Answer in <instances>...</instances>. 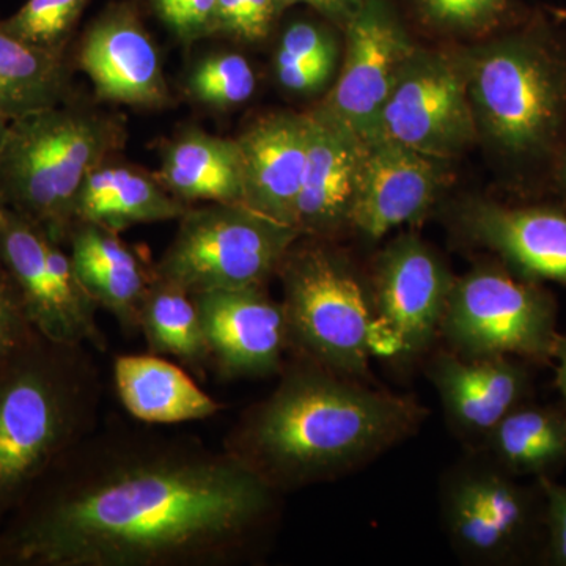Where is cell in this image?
<instances>
[{"label": "cell", "instance_id": "cell-1", "mask_svg": "<svg viewBox=\"0 0 566 566\" xmlns=\"http://www.w3.org/2000/svg\"><path fill=\"white\" fill-rule=\"evenodd\" d=\"M281 495L227 450L107 417L0 527V566H233Z\"/></svg>", "mask_w": 566, "mask_h": 566}, {"label": "cell", "instance_id": "cell-2", "mask_svg": "<svg viewBox=\"0 0 566 566\" xmlns=\"http://www.w3.org/2000/svg\"><path fill=\"white\" fill-rule=\"evenodd\" d=\"M273 392L240 416L222 449L277 491L338 479L415 434L416 400L292 357Z\"/></svg>", "mask_w": 566, "mask_h": 566}, {"label": "cell", "instance_id": "cell-3", "mask_svg": "<svg viewBox=\"0 0 566 566\" xmlns=\"http://www.w3.org/2000/svg\"><path fill=\"white\" fill-rule=\"evenodd\" d=\"M103 379L91 346L40 335L0 374V527L99 422Z\"/></svg>", "mask_w": 566, "mask_h": 566}, {"label": "cell", "instance_id": "cell-4", "mask_svg": "<svg viewBox=\"0 0 566 566\" xmlns=\"http://www.w3.org/2000/svg\"><path fill=\"white\" fill-rule=\"evenodd\" d=\"M479 139L517 166L566 147V52L543 28L460 51Z\"/></svg>", "mask_w": 566, "mask_h": 566}, {"label": "cell", "instance_id": "cell-5", "mask_svg": "<svg viewBox=\"0 0 566 566\" xmlns=\"http://www.w3.org/2000/svg\"><path fill=\"white\" fill-rule=\"evenodd\" d=\"M125 142L122 115L85 109L69 99L17 118L0 145V202L66 245L82 185Z\"/></svg>", "mask_w": 566, "mask_h": 566}, {"label": "cell", "instance_id": "cell-6", "mask_svg": "<svg viewBox=\"0 0 566 566\" xmlns=\"http://www.w3.org/2000/svg\"><path fill=\"white\" fill-rule=\"evenodd\" d=\"M277 275L292 357L364 378L375 357V314L352 260L327 240L301 237Z\"/></svg>", "mask_w": 566, "mask_h": 566}, {"label": "cell", "instance_id": "cell-7", "mask_svg": "<svg viewBox=\"0 0 566 566\" xmlns=\"http://www.w3.org/2000/svg\"><path fill=\"white\" fill-rule=\"evenodd\" d=\"M557 303L542 282L513 273L504 263H482L455 277L439 337L463 357L553 360Z\"/></svg>", "mask_w": 566, "mask_h": 566}, {"label": "cell", "instance_id": "cell-8", "mask_svg": "<svg viewBox=\"0 0 566 566\" xmlns=\"http://www.w3.org/2000/svg\"><path fill=\"white\" fill-rule=\"evenodd\" d=\"M300 238L243 203L189 207L153 273L191 294L264 285Z\"/></svg>", "mask_w": 566, "mask_h": 566}, {"label": "cell", "instance_id": "cell-9", "mask_svg": "<svg viewBox=\"0 0 566 566\" xmlns=\"http://www.w3.org/2000/svg\"><path fill=\"white\" fill-rule=\"evenodd\" d=\"M447 535L464 560L509 564L543 539V494L520 485L493 461L450 472L441 491Z\"/></svg>", "mask_w": 566, "mask_h": 566}, {"label": "cell", "instance_id": "cell-10", "mask_svg": "<svg viewBox=\"0 0 566 566\" xmlns=\"http://www.w3.org/2000/svg\"><path fill=\"white\" fill-rule=\"evenodd\" d=\"M0 266L17 285L33 326L50 340L106 352L98 305L81 285L70 252L51 234L0 202Z\"/></svg>", "mask_w": 566, "mask_h": 566}, {"label": "cell", "instance_id": "cell-11", "mask_svg": "<svg viewBox=\"0 0 566 566\" xmlns=\"http://www.w3.org/2000/svg\"><path fill=\"white\" fill-rule=\"evenodd\" d=\"M455 275L416 234L379 252L368 279L375 314V357L416 359L434 344Z\"/></svg>", "mask_w": 566, "mask_h": 566}, {"label": "cell", "instance_id": "cell-12", "mask_svg": "<svg viewBox=\"0 0 566 566\" xmlns=\"http://www.w3.org/2000/svg\"><path fill=\"white\" fill-rule=\"evenodd\" d=\"M379 137L447 161L479 140L460 51L415 48L387 98Z\"/></svg>", "mask_w": 566, "mask_h": 566}, {"label": "cell", "instance_id": "cell-13", "mask_svg": "<svg viewBox=\"0 0 566 566\" xmlns=\"http://www.w3.org/2000/svg\"><path fill=\"white\" fill-rule=\"evenodd\" d=\"M344 29L337 81L315 109L370 144L379 137L398 71L417 44L386 0H363Z\"/></svg>", "mask_w": 566, "mask_h": 566}, {"label": "cell", "instance_id": "cell-14", "mask_svg": "<svg viewBox=\"0 0 566 566\" xmlns=\"http://www.w3.org/2000/svg\"><path fill=\"white\" fill-rule=\"evenodd\" d=\"M219 378L259 379L281 375L289 356L285 314L264 285L192 294Z\"/></svg>", "mask_w": 566, "mask_h": 566}, {"label": "cell", "instance_id": "cell-15", "mask_svg": "<svg viewBox=\"0 0 566 566\" xmlns=\"http://www.w3.org/2000/svg\"><path fill=\"white\" fill-rule=\"evenodd\" d=\"M449 161L379 137L367 144L352 227L365 240L420 221L449 180Z\"/></svg>", "mask_w": 566, "mask_h": 566}, {"label": "cell", "instance_id": "cell-16", "mask_svg": "<svg viewBox=\"0 0 566 566\" xmlns=\"http://www.w3.org/2000/svg\"><path fill=\"white\" fill-rule=\"evenodd\" d=\"M80 69L96 96L144 109H161L170 91L158 48L139 17L126 7L111 9L82 36Z\"/></svg>", "mask_w": 566, "mask_h": 566}, {"label": "cell", "instance_id": "cell-17", "mask_svg": "<svg viewBox=\"0 0 566 566\" xmlns=\"http://www.w3.org/2000/svg\"><path fill=\"white\" fill-rule=\"evenodd\" d=\"M427 375L452 430L480 446L495 424L531 397L527 365L515 357H463L442 348L431 357Z\"/></svg>", "mask_w": 566, "mask_h": 566}, {"label": "cell", "instance_id": "cell-18", "mask_svg": "<svg viewBox=\"0 0 566 566\" xmlns=\"http://www.w3.org/2000/svg\"><path fill=\"white\" fill-rule=\"evenodd\" d=\"M463 232L495 253L513 273L566 286V211L471 200L458 212Z\"/></svg>", "mask_w": 566, "mask_h": 566}, {"label": "cell", "instance_id": "cell-19", "mask_svg": "<svg viewBox=\"0 0 566 566\" xmlns=\"http://www.w3.org/2000/svg\"><path fill=\"white\" fill-rule=\"evenodd\" d=\"M307 115V161L294 226L301 237L329 241L352 227L367 144L322 112Z\"/></svg>", "mask_w": 566, "mask_h": 566}, {"label": "cell", "instance_id": "cell-20", "mask_svg": "<svg viewBox=\"0 0 566 566\" xmlns=\"http://www.w3.org/2000/svg\"><path fill=\"white\" fill-rule=\"evenodd\" d=\"M308 132L307 114L274 112L253 122L237 139L243 170V205L294 229Z\"/></svg>", "mask_w": 566, "mask_h": 566}, {"label": "cell", "instance_id": "cell-21", "mask_svg": "<svg viewBox=\"0 0 566 566\" xmlns=\"http://www.w3.org/2000/svg\"><path fill=\"white\" fill-rule=\"evenodd\" d=\"M66 245L81 285L98 308L109 312L123 333H139L140 307L153 281V266H145L120 233L98 223H74Z\"/></svg>", "mask_w": 566, "mask_h": 566}, {"label": "cell", "instance_id": "cell-22", "mask_svg": "<svg viewBox=\"0 0 566 566\" xmlns=\"http://www.w3.org/2000/svg\"><path fill=\"white\" fill-rule=\"evenodd\" d=\"M114 382L123 408L140 423L199 422L223 411L185 368L158 354L115 357Z\"/></svg>", "mask_w": 566, "mask_h": 566}, {"label": "cell", "instance_id": "cell-23", "mask_svg": "<svg viewBox=\"0 0 566 566\" xmlns=\"http://www.w3.org/2000/svg\"><path fill=\"white\" fill-rule=\"evenodd\" d=\"M189 207L164 188L158 175L109 159L82 185L74 221L98 223L120 233L140 223L180 221Z\"/></svg>", "mask_w": 566, "mask_h": 566}, {"label": "cell", "instance_id": "cell-24", "mask_svg": "<svg viewBox=\"0 0 566 566\" xmlns=\"http://www.w3.org/2000/svg\"><path fill=\"white\" fill-rule=\"evenodd\" d=\"M159 181L186 205L243 203V170L237 139L188 128L161 150Z\"/></svg>", "mask_w": 566, "mask_h": 566}, {"label": "cell", "instance_id": "cell-25", "mask_svg": "<svg viewBox=\"0 0 566 566\" xmlns=\"http://www.w3.org/2000/svg\"><path fill=\"white\" fill-rule=\"evenodd\" d=\"M482 447L516 479L554 476L566 464V409L526 401L495 424Z\"/></svg>", "mask_w": 566, "mask_h": 566}, {"label": "cell", "instance_id": "cell-26", "mask_svg": "<svg viewBox=\"0 0 566 566\" xmlns=\"http://www.w3.org/2000/svg\"><path fill=\"white\" fill-rule=\"evenodd\" d=\"M69 95L65 52L29 43L0 22V114L13 122L65 103Z\"/></svg>", "mask_w": 566, "mask_h": 566}, {"label": "cell", "instance_id": "cell-27", "mask_svg": "<svg viewBox=\"0 0 566 566\" xmlns=\"http://www.w3.org/2000/svg\"><path fill=\"white\" fill-rule=\"evenodd\" d=\"M139 333L147 342L148 353L174 357L200 378L211 368L192 294L155 273L142 303Z\"/></svg>", "mask_w": 566, "mask_h": 566}, {"label": "cell", "instance_id": "cell-28", "mask_svg": "<svg viewBox=\"0 0 566 566\" xmlns=\"http://www.w3.org/2000/svg\"><path fill=\"white\" fill-rule=\"evenodd\" d=\"M338 61L340 50L333 33L315 22L294 21L275 48V80L293 95H315L333 81Z\"/></svg>", "mask_w": 566, "mask_h": 566}, {"label": "cell", "instance_id": "cell-29", "mask_svg": "<svg viewBox=\"0 0 566 566\" xmlns=\"http://www.w3.org/2000/svg\"><path fill=\"white\" fill-rule=\"evenodd\" d=\"M256 88L253 66L238 52H218L196 63L186 77V93L211 109L243 106Z\"/></svg>", "mask_w": 566, "mask_h": 566}, {"label": "cell", "instance_id": "cell-30", "mask_svg": "<svg viewBox=\"0 0 566 566\" xmlns=\"http://www.w3.org/2000/svg\"><path fill=\"white\" fill-rule=\"evenodd\" d=\"M417 13L434 31L485 36L512 17L510 0H415Z\"/></svg>", "mask_w": 566, "mask_h": 566}, {"label": "cell", "instance_id": "cell-31", "mask_svg": "<svg viewBox=\"0 0 566 566\" xmlns=\"http://www.w3.org/2000/svg\"><path fill=\"white\" fill-rule=\"evenodd\" d=\"M88 0H28L13 17L0 21L20 39L44 48L65 52L74 25Z\"/></svg>", "mask_w": 566, "mask_h": 566}, {"label": "cell", "instance_id": "cell-32", "mask_svg": "<svg viewBox=\"0 0 566 566\" xmlns=\"http://www.w3.org/2000/svg\"><path fill=\"white\" fill-rule=\"evenodd\" d=\"M285 9L283 0H216L214 35L244 44L262 43Z\"/></svg>", "mask_w": 566, "mask_h": 566}, {"label": "cell", "instance_id": "cell-33", "mask_svg": "<svg viewBox=\"0 0 566 566\" xmlns=\"http://www.w3.org/2000/svg\"><path fill=\"white\" fill-rule=\"evenodd\" d=\"M17 285L0 266V374L40 337Z\"/></svg>", "mask_w": 566, "mask_h": 566}, {"label": "cell", "instance_id": "cell-34", "mask_svg": "<svg viewBox=\"0 0 566 566\" xmlns=\"http://www.w3.org/2000/svg\"><path fill=\"white\" fill-rule=\"evenodd\" d=\"M153 6L182 44L214 35L216 0H153Z\"/></svg>", "mask_w": 566, "mask_h": 566}, {"label": "cell", "instance_id": "cell-35", "mask_svg": "<svg viewBox=\"0 0 566 566\" xmlns=\"http://www.w3.org/2000/svg\"><path fill=\"white\" fill-rule=\"evenodd\" d=\"M536 482L543 494V560L566 566V485L554 476H543Z\"/></svg>", "mask_w": 566, "mask_h": 566}, {"label": "cell", "instance_id": "cell-36", "mask_svg": "<svg viewBox=\"0 0 566 566\" xmlns=\"http://www.w3.org/2000/svg\"><path fill=\"white\" fill-rule=\"evenodd\" d=\"M283 2L286 7L294 6V3H305V6L319 11L327 20L345 28L346 22L359 9L363 0H283Z\"/></svg>", "mask_w": 566, "mask_h": 566}, {"label": "cell", "instance_id": "cell-37", "mask_svg": "<svg viewBox=\"0 0 566 566\" xmlns=\"http://www.w3.org/2000/svg\"><path fill=\"white\" fill-rule=\"evenodd\" d=\"M553 360L556 363V386L564 398L566 409V334L558 335Z\"/></svg>", "mask_w": 566, "mask_h": 566}, {"label": "cell", "instance_id": "cell-38", "mask_svg": "<svg viewBox=\"0 0 566 566\" xmlns=\"http://www.w3.org/2000/svg\"><path fill=\"white\" fill-rule=\"evenodd\" d=\"M556 167L558 185H560L562 191H564L566 197V147L560 153V156H558Z\"/></svg>", "mask_w": 566, "mask_h": 566}, {"label": "cell", "instance_id": "cell-39", "mask_svg": "<svg viewBox=\"0 0 566 566\" xmlns=\"http://www.w3.org/2000/svg\"><path fill=\"white\" fill-rule=\"evenodd\" d=\"M10 122L0 114V145H2L3 137H6L7 129H9Z\"/></svg>", "mask_w": 566, "mask_h": 566}, {"label": "cell", "instance_id": "cell-40", "mask_svg": "<svg viewBox=\"0 0 566 566\" xmlns=\"http://www.w3.org/2000/svg\"><path fill=\"white\" fill-rule=\"evenodd\" d=\"M562 17L566 18V11H562Z\"/></svg>", "mask_w": 566, "mask_h": 566}]
</instances>
